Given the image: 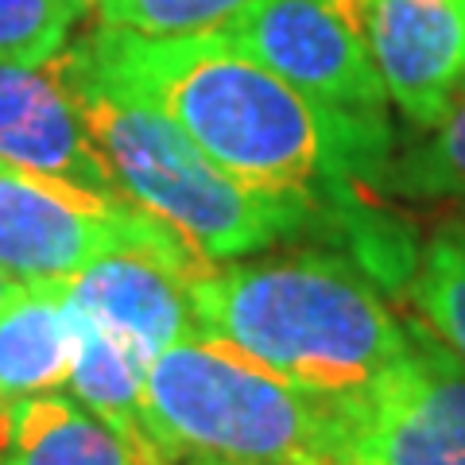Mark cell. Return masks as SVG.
Returning a JSON list of instances; mask_svg holds the SVG:
<instances>
[{
  "mask_svg": "<svg viewBox=\"0 0 465 465\" xmlns=\"http://www.w3.org/2000/svg\"><path fill=\"white\" fill-rule=\"evenodd\" d=\"M82 47L256 194L318 210L326 202L345 206L357 186L376 191L391 163L388 116L345 113L299 94L222 32L143 39L97 27L82 35Z\"/></svg>",
  "mask_w": 465,
  "mask_h": 465,
  "instance_id": "6da1fadb",
  "label": "cell"
},
{
  "mask_svg": "<svg viewBox=\"0 0 465 465\" xmlns=\"http://www.w3.org/2000/svg\"><path fill=\"white\" fill-rule=\"evenodd\" d=\"M194 318L283 381L361 396L407 345L381 283L338 252L229 260L191 283Z\"/></svg>",
  "mask_w": 465,
  "mask_h": 465,
  "instance_id": "7a4b0ae2",
  "label": "cell"
},
{
  "mask_svg": "<svg viewBox=\"0 0 465 465\" xmlns=\"http://www.w3.org/2000/svg\"><path fill=\"white\" fill-rule=\"evenodd\" d=\"M136 465H349V400L318 396L191 330L143 376Z\"/></svg>",
  "mask_w": 465,
  "mask_h": 465,
  "instance_id": "3957f363",
  "label": "cell"
},
{
  "mask_svg": "<svg viewBox=\"0 0 465 465\" xmlns=\"http://www.w3.org/2000/svg\"><path fill=\"white\" fill-rule=\"evenodd\" d=\"M54 63L116 191L213 264L264 252L314 222L318 206L256 194L225 174L171 116L109 78L82 39Z\"/></svg>",
  "mask_w": 465,
  "mask_h": 465,
  "instance_id": "277c9868",
  "label": "cell"
},
{
  "mask_svg": "<svg viewBox=\"0 0 465 465\" xmlns=\"http://www.w3.org/2000/svg\"><path fill=\"white\" fill-rule=\"evenodd\" d=\"M113 252H155L194 283L217 268L136 202L0 163V272L8 280L66 283Z\"/></svg>",
  "mask_w": 465,
  "mask_h": 465,
  "instance_id": "5b68a950",
  "label": "cell"
},
{
  "mask_svg": "<svg viewBox=\"0 0 465 465\" xmlns=\"http://www.w3.org/2000/svg\"><path fill=\"white\" fill-rule=\"evenodd\" d=\"M407 345L349 400V465H465V361L415 311Z\"/></svg>",
  "mask_w": 465,
  "mask_h": 465,
  "instance_id": "8992f818",
  "label": "cell"
},
{
  "mask_svg": "<svg viewBox=\"0 0 465 465\" xmlns=\"http://www.w3.org/2000/svg\"><path fill=\"white\" fill-rule=\"evenodd\" d=\"M222 35L322 105L388 116L361 0H260Z\"/></svg>",
  "mask_w": 465,
  "mask_h": 465,
  "instance_id": "52a82bcc",
  "label": "cell"
},
{
  "mask_svg": "<svg viewBox=\"0 0 465 465\" xmlns=\"http://www.w3.org/2000/svg\"><path fill=\"white\" fill-rule=\"evenodd\" d=\"M388 101L419 136L465 101V0H361Z\"/></svg>",
  "mask_w": 465,
  "mask_h": 465,
  "instance_id": "ba28073f",
  "label": "cell"
},
{
  "mask_svg": "<svg viewBox=\"0 0 465 465\" xmlns=\"http://www.w3.org/2000/svg\"><path fill=\"white\" fill-rule=\"evenodd\" d=\"M191 275L155 252H113L66 280L74 311L121 341L143 369L198 330Z\"/></svg>",
  "mask_w": 465,
  "mask_h": 465,
  "instance_id": "9c48e42d",
  "label": "cell"
},
{
  "mask_svg": "<svg viewBox=\"0 0 465 465\" xmlns=\"http://www.w3.org/2000/svg\"><path fill=\"white\" fill-rule=\"evenodd\" d=\"M0 163L121 194L101 163L58 63H0ZM124 198V194H121Z\"/></svg>",
  "mask_w": 465,
  "mask_h": 465,
  "instance_id": "30bf717a",
  "label": "cell"
},
{
  "mask_svg": "<svg viewBox=\"0 0 465 465\" xmlns=\"http://www.w3.org/2000/svg\"><path fill=\"white\" fill-rule=\"evenodd\" d=\"M78 349V311L66 283H16L0 302V411L66 388Z\"/></svg>",
  "mask_w": 465,
  "mask_h": 465,
  "instance_id": "8fae6325",
  "label": "cell"
},
{
  "mask_svg": "<svg viewBox=\"0 0 465 465\" xmlns=\"http://www.w3.org/2000/svg\"><path fill=\"white\" fill-rule=\"evenodd\" d=\"M0 465H136V458L70 391H43L0 411Z\"/></svg>",
  "mask_w": 465,
  "mask_h": 465,
  "instance_id": "7c38bea8",
  "label": "cell"
},
{
  "mask_svg": "<svg viewBox=\"0 0 465 465\" xmlns=\"http://www.w3.org/2000/svg\"><path fill=\"white\" fill-rule=\"evenodd\" d=\"M143 376H148V369L121 341H113L105 330H97L78 314V349L66 388L85 411H94L101 423L121 434L124 446L133 450V458H140L143 450Z\"/></svg>",
  "mask_w": 465,
  "mask_h": 465,
  "instance_id": "4fadbf2b",
  "label": "cell"
},
{
  "mask_svg": "<svg viewBox=\"0 0 465 465\" xmlns=\"http://www.w3.org/2000/svg\"><path fill=\"white\" fill-rule=\"evenodd\" d=\"M415 314L465 361V222H446L430 232L407 280Z\"/></svg>",
  "mask_w": 465,
  "mask_h": 465,
  "instance_id": "5bb4252c",
  "label": "cell"
},
{
  "mask_svg": "<svg viewBox=\"0 0 465 465\" xmlns=\"http://www.w3.org/2000/svg\"><path fill=\"white\" fill-rule=\"evenodd\" d=\"M376 191L403 202H454L465 206V101L400 155H391Z\"/></svg>",
  "mask_w": 465,
  "mask_h": 465,
  "instance_id": "9a60e30c",
  "label": "cell"
},
{
  "mask_svg": "<svg viewBox=\"0 0 465 465\" xmlns=\"http://www.w3.org/2000/svg\"><path fill=\"white\" fill-rule=\"evenodd\" d=\"M252 5H260V0H90V12L94 24L105 32L179 39L225 32Z\"/></svg>",
  "mask_w": 465,
  "mask_h": 465,
  "instance_id": "2e32d148",
  "label": "cell"
},
{
  "mask_svg": "<svg viewBox=\"0 0 465 465\" xmlns=\"http://www.w3.org/2000/svg\"><path fill=\"white\" fill-rule=\"evenodd\" d=\"M85 12L90 0H0V63H51Z\"/></svg>",
  "mask_w": 465,
  "mask_h": 465,
  "instance_id": "e0dca14e",
  "label": "cell"
},
{
  "mask_svg": "<svg viewBox=\"0 0 465 465\" xmlns=\"http://www.w3.org/2000/svg\"><path fill=\"white\" fill-rule=\"evenodd\" d=\"M12 287H16V280H8V275H5V272H0V302H5V299H8V291H12Z\"/></svg>",
  "mask_w": 465,
  "mask_h": 465,
  "instance_id": "ac0fdd59",
  "label": "cell"
},
{
  "mask_svg": "<svg viewBox=\"0 0 465 465\" xmlns=\"http://www.w3.org/2000/svg\"><path fill=\"white\" fill-rule=\"evenodd\" d=\"M458 217H461V222H465V210H461V213H458Z\"/></svg>",
  "mask_w": 465,
  "mask_h": 465,
  "instance_id": "d6986e66",
  "label": "cell"
}]
</instances>
